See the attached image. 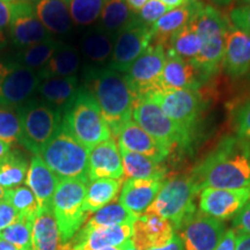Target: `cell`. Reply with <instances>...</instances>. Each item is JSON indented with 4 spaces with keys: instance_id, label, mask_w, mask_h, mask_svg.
Masks as SVG:
<instances>
[{
    "instance_id": "6da1fadb",
    "label": "cell",
    "mask_w": 250,
    "mask_h": 250,
    "mask_svg": "<svg viewBox=\"0 0 250 250\" xmlns=\"http://www.w3.org/2000/svg\"><path fill=\"white\" fill-rule=\"evenodd\" d=\"M197 191L206 188L250 189V154L248 144L237 137H227L196 166L190 175Z\"/></svg>"
},
{
    "instance_id": "7a4b0ae2",
    "label": "cell",
    "mask_w": 250,
    "mask_h": 250,
    "mask_svg": "<svg viewBox=\"0 0 250 250\" xmlns=\"http://www.w3.org/2000/svg\"><path fill=\"white\" fill-rule=\"evenodd\" d=\"M83 88L98 103L114 136L131 120L137 95L124 73L109 67H88Z\"/></svg>"
},
{
    "instance_id": "3957f363",
    "label": "cell",
    "mask_w": 250,
    "mask_h": 250,
    "mask_svg": "<svg viewBox=\"0 0 250 250\" xmlns=\"http://www.w3.org/2000/svg\"><path fill=\"white\" fill-rule=\"evenodd\" d=\"M192 20L201 37L202 48L199 55L190 62L199 71L204 80L213 76L223 62L229 24L217 8L202 2H199Z\"/></svg>"
},
{
    "instance_id": "277c9868",
    "label": "cell",
    "mask_w": 250,
    "mask_h": 250,
    "mask_svg": "<svg viewBox=\"0 0 250 250\" xmlns=\"http://www.w3.org/2000/svg\"><path fill=\"white\" fill-rule=\"evenodd\" d=\"M62 126L89 151L112 137L98 103L83 88L62 114Z\"/></svg>"
},
{
    "instance_id": "5b68a950",
    "label": "cell",
    "mask_w": 250,
    "mask_h": 250,
    "mask_svg": "<svg viewBox=\"0 0 250 250\" xmlns=\"http://www.w3.org/2000/svg\"><path fill=\"white\" fill-rule=\"evenodd\" d=\"M50 170L61 180H88L89 149L81 145L64 127L41 149L40 154Z\"/></svg>"
},
{
    "instance_id": "8992f818",
    "label": "cell",
    "mask_w": 250,
    "mask_h": 250,
    "mask_svg": "<svg viewBox=\"0 0 250 250\" xmlns=\"http://www.w3.org/2000/svg\"><path fill=\"white\" fill-rule=\"evenodd\" d=\"M89 182L83 180H61L52 199V212L57 221L62 249L71 242L88 219L83 211Z\"/></svg>"
},
{
    "instance_id": "52a82bcc",
    "label": "cell",
    "mask_w": 250,
    "mask_h": 250,
    "mask_svg": "<svg viewBox=\"0 0 250 250\" xmlns=\"http://www.w3.org/2000/svg\"><path fill=\"white\" fill-rule=\"evenodd\" d=\"M133 121L168 151L186 147L190 143V132L170 120L159 103L149 94L136 99L132 110Z\"/></svg>"
},
{
    "instance_id": "ba28073f",
    "label": "cell",
    "mask_w": 250,
    "mask_h": 250,
    "mask_svg": "<svg viewBox=\"0 0 250 250\" xmlns=\"http://www.w3.org/2000/svg\"><path fill=\"white\" fill-rule=\"evenodd\" d=\"M197 191L190 176H180L164 183L158 196L145 213H154L167 219L177 230L196 212Z\"/></svg>"
},
{
    "instance_id": "9c48e42d",
    "label": "cell",
    "mask_w": 250,
    "mask_h": 250,
    "mask_svg": "<svg viewBox=\"0 0 250 250\" xmlns=\"http://www.w3.org/2000/svg\"><path fill=\"white\" fill-rule=\"evenodd\" d=\"M22 138L21 143L34 155L56 136L62 126V115L46 103L30 101L18 109Z\"/></svg>"
},
{
    "instance_id": "30bf717a",
    "label": "cell",
    "mask_w": 250,
    "mask_h": 250,
    "mask_svg": "<svg viewBox=\"0 0 250 250\" xmlns=\"http://www.w3.org/2000/svg\"><path fill=\"white\" fill-rule=\"evenodd\" d=\"M41 83L39 74L18 62H0V105L18 109L30 101Z\"/></svg>"
},
{
    "instance_id": "8fae6325",
    "label": "cell",
    "mask_w": 250,
    "mask_h": 250,
    "mask_svg": "<svg viewBox=\"0 0 250 250\" xmlns=\"http://www.w3.org/2000/svg\"><path fill=\"white\" fill-rule=\"evenodd\" d=\"M152 42V26L136 17L117 33L108 67L120 73H126L131 65L143 55Z\"/></svg>"
},
{
    "instance_id": "7c38bea8",
    "label": "cell",
    "mask_w": 250,
    "mask_h": 250,
    "mask_svg": "<svg viewBox=\"0 0 250 250\" xmlns=\"http://www.w3.org/2000/svg\"><path fill=\"white\" fill-rule=\"evenodd\" d=\"M166 49L161 44H151L142 56L131 65L125 73L130 86L136 93L137 98L140 95L159 92L160 80L166 62Z\"/></svg>"
},
{
    "instance_id": "4fadbf2b",
    "label": "cell",
    "mask_w": 250,
    "mask_h": 250,
    "mask_svg": "<svg viewBox=\"0 0 250 250\" xmlns=\"http://www.w3.org/2000/svg\"><path fill=\"white\" fill-rule=\"evenodd\" d=\"M221 220L195 212L177 229L183 250H215L226 233Z\"/></svg>"
},
{
    "instance_id": "5bb4252c",
    "label": "cell",
    "mask_w": 250,
    "mask_h": 250,
    "mask_svg": "<svg viewBox=\"0 0 250 250\" xmlns=\"http://www.w3.org/2000/svg\"><path fill=\"white\" fill-rule=\"evenodd\" d=\"M149 95L159 103L170 120L191 132L202 110V95L198 89H177L154 92Z\"/></svg>"
},
{
    "instance_id": "9a60e30c",
    "label": "cell",
    "mask_w": 250,
    "mask_h": 250,
    "mask_svg": "<svg viewBox=\"0 0 250 250\" xmlns=\"http://www.w3.org/2000/svg\"><path fill=\"white\" fill-rule=\"evenodd\" d=\"M11 37L14 44L20 48H28L52 39L36 15L34 5L23 0L12 4Z\"/></svg>"
},
{
    "instance_id": "2e32d148",
    "label": "cell",
    "mask_w": 250,
    "mask_h": 250,
    "mask_svg": "<svg viewBox=\"0 0 250 250\" xmlns=\"http://www.w3.org/2000/svg\"><path fill=\"white\" fill-rule=\"evenodd\" d=\"M250 201V189L228 190L206 188L199 196V210L218 220L234 217Z\"/></svg>"
},
{
    "instance_id": "e0dca14e",
    "label": "cell",
    "mask_w": 250,
    "mask_h": 250,
    "mask_svg": "<svg viewBox=\"0 0 250 250\" xmlns=\"http://www.w3.org/2000/svg\"><path fill=\"white\" fill-rule=\"evenodd\" d=\"M174 235L173 225L167 219L154 213H144L133 224L131 241L138 250H151L169 245Z\"/></svg>"
},
{
    "instance_id": "ac0fdd59",
    "label": "cell",
    "mask_w": 250,
    "mask_h": 250,
    "mask_svg": "<svg viewBox=\"0 0 250 250\" xmlns=\"http://www.w3.org/2000/svg\"><path fill=\"white\" fill-rule=\"evenodd\" d=\"M133 234V225L85 229L81 228L65 250H101L108 247H121L129 241Z\"/></svg>"
},
{
    "instance_id": "d6986e66",
    "label": "cell",
    "mask_w": 250,
    "mask_h": 250,
    "mask_svg": "<svg viewBox=\"0 0 250 250\" xmlns=\"http://www.w3.org/2000/svg\"><path fill=\"white\" fill-rule=\"evenodd\" d=\"M100 179L125 180L121 152L112 137L89 151L88 180L92 182Z\"/></svg>"
},
{
    "instance_id": "ffe728a7",
    "label": "cell",
    "mask_w": 250,
    "mask_h": 250,
    "mask_svg": "<svg viewBox=\"0 0 250 250\" xmlns=\"http://www.w3.org/2000/svg\"><path fill=\"white\" fill-rule=\"evenodd\" d=\"M199 71L190 62L167 51L159 92L177 89H198L202 83Z\"/></svg>"
},
{
    "instance_id": "44dd1931",
    "label": "cell",
    "mask_w": 250,
    "mask_h": 250,
    "mask_svg": "<svg viewBox=\"0 0 250 250\" xmlns=\"http://www.w3.org/2000/svg\"><path fill=\"white\" fill-rule=\"evenodd\" d=\"M225 72L230 78H240L250 71V34L229 26L223 58Z\"/></svg>"
},
{
    "instance_id": "7402d4cb",
    "label": "cell",
    "mask_w": 250,
    "mask_h": 250,
    "mask_svg": "<svg viewBox=\"0 0 250 250\" xmlns=\"http://www.w3.org/2000/svg\"><path fill=\"white\" fill-rule=\"evenodd\" d=\"M115 136L120 148L148 156L155 161L164 162L170 153L132 120L126 122Z\"/></svg>"
},
{
    "instance_id": "603a6c76",
    "label": "cell",
    "mask_w": 250,
    "mask_h": 250,
    "mask_svg": "<svg viewBox=\"0 0 250 250\" xmlns=\"http://www.w3.org/2000/svg\"><path fill=\"white\" fill-rule=\"evenodd\" d=\"M162 186V180H125L121 190L120 203L129 211L142 215L147 211Z\"/></svg>"
},
{
    "instance_id": "cb8c5ba5",
    "label": "cell",
    "mask_w": 250,
    "mask_h": 250,
    "mask_svg": "<svg viewBox=\"0 0 250 250\" xmlns=\"http://www.w3.org/2000/svg\"><path fill=\"white\" fill-rule=\"evenodd\" d=\"M26 184L36 197L39 210L52 208V199L59 184V179L50 170L40 155H34L31 159Z\"/></svg>"
},
{
    "instance_id": "d4e9b609",
    "label": "cell",
    "mask_w": 250,
    "mask_h": 250,
    "mask_svg": "<svg viewBox=\"0 0 250 250\" xmlns=\"http://www.w3.org/2000/svg\"><path fill=\"white\" fill-rule=\"evenodd\" d=\"M79 80L76 76L56 77L41 80L37 92L43 101L62 115L79 92Z\"/></svg>"
},
{
    "instance_id": "484cf974",
    "label": "cell",
    "mask_w": 250,
    "mask_h": 250,
    "mask_svg": "<svg viewBox=\"0 0 250 250\" xmlns=\"http://www.w3.org/2000/svg\"><path fill=\"white\" fill-rule=\"evenodd\" d=\"M199 2L201 1L198 0H188L186 4L170 9L162 15L154 24H152V43L164 46L167 44L171 36L191 20Z\"/></svg>"
},
{
    "instance_id": "4316f807",
    "label": "cell",
    "mask_w": 250,
    "mask_h": 250,
    "mask_svg": "<svg viewBox=\"0 0 250 250\" xmlns=\"http://www.w3.org/2000/svg\"><path fill=\"white\" fill-rule=\"evenodd\" d=\"M30 250H64L52 208H41L34 220Z\"/></svg>"
},
{
    "instance_id": "83f0119b",
    "label": "cell",
    "mask_w": 250,
    "mask_h": 250,
    "mask_svg": "<svg viewBox=\"0 0 250 250\" xmlns=\"http://www.w3.org/2000/svg\"><path fill=\"white\" fill-rule=\"evenodd\" d=\"M34 8L50 34L62 35L71 30L73 21L65 0H36Z\"/></svg>"
},
{
    "instance_id": "f1b7e54d",
    "label": "cell",
    "mask_w": 250,
    "mask_h": 250,
    "mask_svg": "<svg viewBox=\"0 0 250 250\" xmlns=\"http://www.w3.org/2000/svg\"><path fill=\"white\" fill-rule=\"evenodd\" d=\"M120 152L125 180H165L167 168L164 162L155 161L148 156L126 151L124 148H120Z\"/></svg>"
},
{
    "instance_id": "f546056e",
    "label": "cell",
    "mask_w": 250,
    "mask_h": 250,
    "mask_svg": "<svg viewBox=\"0 0 250 250\" xmlns=\"http://www.w3.org/2000/svg\"><path fill=\"white\" fill-rule=\"evenodd\" d=\"M80 67V55L76 46L61 44L50 61L39 71L41 80L76 76Z\"/></svg>"
},
{
    "instance_id": "4dcf8cb0",
    "label": "cell",
    "mask_w": 250,
    "mask_h": 250,
    "mask_svg": "<svg viewBox=\"0 0 250 250\" xmlns=\"http://www.w3.org/2000/svg\"><path fill=\"white\" fill-rule=\"evenodd\" d=\"M116 35L98 28L90 30L80 41V52L89 62L104 64L111 58Z\"/></svg>"
},
{
    "instance_id": "1f68e13d",
    "label": "cell",
    "mask_w": 250,
    "mask_h": 250,
    "mask_svg": "<svg viewBox=\"0 0 250 250\" xmlns=\"http://www.w3.org/2000/svg\"><path fill=\"white\" fill-rule=\"evenodd\" d=\"M122 182L123 181L112 179L92 181L87 189V195L83 202V211L88 214L94 213L110 204L120 192Z\"/></svg>"
},
{
    "instance_id": "d6a6232c",
    "label": "cell",
    "mask_w": 250,
    "mask_h": 250,
    "mask_svg": "<svg viewBox=\"0 0 250 250\" xmlns=\"http://www.w3.org/2000/svg\"><path fill=\"white\" fill-rule=\"evenodd\" d=\"M138 218V214L125 208L120 202L110 203L101 210L94 212L87 219L85 226L83 228L90 230L96 229V228L118 226V225H133Z\"/></svg>"
},
{
    "instance_id": "836d02e7",
    "label": "cell",
    "mask_w": 250,
    "mask_h": 250,
    "mask_svg": "<svg viewBox=\"0 0 250 250\" xmlns=\"http://www.w3.org/2000/svg\"><path fill=\"white\" fill-rule=\"evenodd\" d=\"M28 169L27 159L22 153L13 151L0 159V186L4 189H13L26 183Z\"/></svg>"
},
{
    "instance_id": "e575fe53",
    "label": "cell",
    "mask_w": 250,
    "mask_h": 250,
    "mask_svg": "<svg viewBox=\"0 0 250 250\" xmlns=\"http://www.w3.org/2000/svg\"><path fill=\"white\" fill-rule=\"evenodd\" d=\"M168 44L169 49L167 51L173 52L188 62H191L199 55L202 48L201 37L192 19L171 36Z\"/></svg>"
},
{
    "instance_id": "d590c367",
    "label": "cell",
    "mask_w": 250,
    "mask_h": 250,
    "mask_svg": "<svg viewBox=\"0 0 250 250\" xmlns=\"http://www.w3.org/2000/svg\"><path fill=\"white\" fill-rule=\"evenodd\" d=\"M136 18L125 0H105L101 15V29L117 35Z\"/></svg>"
},
{
    "instance_id": "8d00e7d4",
    "label": "cell",
    "mask_w": 250,
    "mask_h": 250,
    "mask_svg": "<svg viewBox=\"0 0 250 250\" xmlns=\"http://www.w3.org/2000/svg\"><path fill=\"white\" fill-rule=\"evenodd\" d=\"M61 44L62 43L51 39L39 44L23 48L22 51L18 55V62L30 70H41L55 55Z\"/></svg>"
},
{
    "instance_id": "74e56055",
    "label": "cell",
    "mask_w": 250,
    "mask_h": 250,
    "mask_svg": "<svg viewBox=\"0 0 250 250\" xmlns=\"http://www.w3.org/2000/svg\"><path fill=\"white\" fill-rule=\"evenodd\" d=\"M5 201H7L19 212L21 218L35 220L39 212V203L33 191L28 187H17L6 190Z\"/></svg>"
},
{
    "instance_id": "f35d334b",
    "label": "cell",
    "mask_w": 250,
    "mask_h": 250,
    "mask_svg": "<svg viewBox=\"0 0 250 250\" xmlns=\"http://www.w3.org/2000/svg\"><path fill=\"white\" fill-rule=\"evenodd\" d=\"M105 0H65L71 19L77 26H89L101 15Z\"/></svg>"
},
{
    "instance_id": "ab89813d",
    "label": "cell",
    "mask_w": 250,
    "mask_h": 250,
    "mask_svg": "<svg viewBox=\"0 0 250 250\" xmlns=\"http://www.w3.org/2000/svg\"><path fill=\"white\" fill-rule=\"evenodd\" d=\"M22 127L18 109L0 105V140L12 144L21 143Z\"/></svg>"
},
{
    "instance_id": "60d3db41",
    "label": "cell",
    "mask_w": 250,
    "mask_h": 250,
    "mask_svg": "<svg viewBox=\"0 0 250 250\" xmlns=\"http://www.w3.org/2000/svg\"><path fill=\"white\" fill-rule=\"evenodd\" d=\"M34 221L21 218L18 223L0 232V239L13 245L18 250H30Z\"/></svg>"
},
{
    "instance_id": "b9f144b4",
    "label": "cell",
    "mask_w": 250,
    "mask_h": 250,
    "mask_svg": "<svg viewBox=\"0 0 250 250\" xmlns=\"http://www.w3.org/2000/svg\"><path fill=\"white\" fill-rule=\"evenodd\" d=\"M168 11H169V8L161 0H147V2L140 9L138 18L143 22L152 26Z\"/></svg>"
},
{
    "instance_id": "7bdbcfd3",
    "label": "cell",
    "mask_w": 250,
    "mask_h": 250,
    "mask_svg": "<svg viewBox=\"0 0 250 250\" xmlns=\"http://www.w3.org/2000/svg\"><path fill=\"white\" fill-rule=\"evenodd\" d=\"M11 18L12 4L0 0V49L4 48L11 36Z\"/></svg>"
},
{
    "instance_id": "ee69618b",
    "label": "cell",
    "mask_w": 250,
    "mask_h": 250,
    "mask_svg": "<svg viewBox=\"0 0 250 250\" xmlns=\"http://www.w3.org/2000/svg\"><path fill=\"white\" fill-rule=\"evenodd\" d=\"M237 138L249 142L250 140V101L240 109L236 116Z\"/></svg>"
},
{
    "instance_id": "f6af8a7d",
    "label": "cell",
    "mask_w": 250,
    "mask_h": 250,
    "mask_svg": "<svg viewBox=\"0 0 250 250\" xmlns=\"http://www.w3.org/2000/svg\"><path fill=\"white\" fill-rule=\"evenodd\" d=\"M19 212L7 201H0V232L20 220Z\"/></svg>"
},
{
    "instance_id": "bcb514c9",
    "label": "cell",
    "mask_w": 250,
    "mask_h": 250,
    "mask_svg": "<svg viewBox=\"0 0 250 250\" xmlns=\"http://www.w3.org/2000/svg\"><path fill=\"white\" fill-rule=\"evenodd\" d=\"M233 26L250 34V5L234 8L229 13Z\"/></svg>"
},
{
    "instance_id": "7dc6e473",
    "label": "cell",
    "mask_w": 250,
    "mask_h": 250,
    "mask_svg": "<svg viewBox=\"0 0 250 250\" xmlns=\"http://www.w3.org/2000/svg\"><path fill=\"white\" fill-rule=\"evenodd\" d=\"M234 227L239 230L240 233L250 234V201L243 206V208L236 217L234 218Z\"/></svg>"
},
{
    "instance_id": "c3c4849f",
    "label": "cell",
    "mask_w": 250,
    "mask_h": 250,
    "mask_svg": "<svg viewBox=\"0 0 250 250\" xmlns=\"http://www.w3.org/2000/svg\"><path fill=\"white\" fill-rule=\"evenodd\" d=\"M235 242H236V234L234 230H227L225 235L219 242V245L215 250H235Z\"/></svg>"
},
{
    "instance_id": "681fc988",
    "label": "cell",
    "mask_w": 250,
    "mask_h": 250,
    "mask_svg": "<svg viewBox=\"0 0 250 250\" xmlns=\"http://www.w3.org/2000/svg\"><path fill=\"white\" fill-rule=\"evenodd\" d=\"M235 250H250V234L239 233L236 235Z\"/></svg>"
},
{
    "instance_id": "f907efd6",
    "label": "cell",
    "mask_w": 250,
    "mask_h": 250,
    "mask_svg": "<svg viewBox=\"0 0 250 250\" xmlns=\"http://www.w3.org/2000/svg\"><path fill=\"white\" fill-rule=\"evenodd\" d=\"M151 250H183V246L179 235L175 234L169 245L162 247V248H156V249H151Z\"/></svg>"
},
{
    "instance_id": "816d5d0a",
    "label": "cell",
    "mask_w": 250,
    "mask_h": 250,
    "mask_svg": "<svg viewBox=\"0 0 250 250\" xmlns=\"http://www.w3.org/2000/svg\"><path fill=\"white\" fill-rule=\"evenodd\" d=\"M125 1L127 2L131 11L134 12V13H139L143 6L147 2V0H125Z\"/></svg>"
},
{
    "instance_id": "f5cc1de1",
    "label": "cell",
    "mask_w": 250,
    "mask_h": 250,
    "mask_svg": "<svg viewBox=\"0 0 250 250\" xmlns=\"http://www.w3.org/2000/svg\"><path fill=\"white\" fill-rule=\"evenodd\" d=\"M161 1L164 2L166 6H167V7L169 8V11H170V9L180 7V6L186 4L188 0H161Z\"/></svg>"
},
{
    "instance_id": "db71d44e",
    "label": "cell",
    "mask_w": 250,
    "mask_h": 250,
    "mask_svg": "<svg viewBox=\"0 0 250 250\" xmlns=\"http://www.w3.org/2000/svg\"><path fill=\"white\" fill-rule=\"evenodd\" d=\"M9 152H11V144L0 140V159L4 158Z\"/></svg>"
},
{
    "instance_id": "11a10c76",
    "label": "cell",
    "mask_w": 250,
    "mask_h": 250,
    "mask_svg": "<svg viewBox=\"0 0 250 250\" xmlns=\"http://www.w3.org/2000/svg\"><path fill=\"white\" fill-rule=\"evenodd\" d=\"M0 250H18L13 245L5 241L4 239H0Z\"/></svg>"
},
{
    "instance_id": "9f6ffc18",
    "label": "cell",
    "mask_w": 250,
    "mask_h": 250,
    "mask_svg": "<svg viewBox=\"0 0 250 250\" xmlns=\"http://www.w3.org/2000/svg\"><path fill=\"white\" fill-rule=\"evenodd\" d=\"M122 250H138L136 248V247L133 246V243L131 240H129V241H126L124 243V245H122Z\"/></svg>"
},
{
    "instance_id": "6f0895ef",
    "label": "cell",
    "mask_w": 250,
    "mask_h": 250,
    "mask_svg": "<svg viewBox=\"0 0 250 250\" xmlns=\"http://www.w3.org/2000/svg\"><path fill=\"white\" fill-rule=\"evenodd\" d=\"M233 0H213L214 4L217 5H220V6H226V5H229L230 2H232Z\"/></svg>"
},
{
    "instance_id": "680465c9",
    "label": "cell",
    "mask_w": 250,
    "mask_h": 250,
    "mask_svg": "<svg viewBox=\"0 0 250 250\" xmlns=\"http://www.w3.org/2000/svg\"><path fill=\"white\" fill-rule=\"evenodd\" d=\"M5 195H6V189H4V188L0 186V201H2V199L5 198Z\"/></svg>"
},
{
    "instance_id": "91938a15",
    "label": "cell",
    "mask_w": 250,
    "mask_h": 250,
    "mask_svg": "<svg viewBox=\"0 0 250 250\" xmlns=\"http://www.w3.org/2000/svg\"><path fill=\"white\" fill-rule=\"evenodd\" d=\"M101 250H122V246L121 247H108V248H103Z\"/></svg>"
},
{
    "instance_id": "94428289",
    "label": "cell",
    "mask_w": 250,
    "mask_h": 250,
    "mask_svg": "<svg viewBox=\"0 0 250 250\" xmlns=\"http://www.w3.org/2000/svg\"><path fill=\"white\" fill-rule=\"evenodd\" d=\"M247 144H248V149H249V154H250V140L249 142H247Z\"/></svg>"
},
{
    "instance_id": "6125c7cd",
    "label": "cell",
    "mask_w": 250,
    "mask_h": 250,
    "mask_svg": "<svg viewBox=\"0 0 250 250\" xmlns=\"http://www.w3.org/2000/svg\"><path fill=\"white\" fill-rule=\"evenodd\" d=\"M6 2H12V1H15V0H4Z\"/></svg>"
},
{
    "instance_id": "be15d7a7",
    "label": "cell",
    "mask_w": 250,
    "mask_h": 250,
    "mask_svg": "<svg viewBox=\"0 0 250 250\" xmlns=\"http://www.w3.org/2000/svg\"><path fill=\"white\" fill-rule=\"evenodd\" d=\"M243 1H247V2H250V0H243Z\"/></svg>"
},
{
    "instance_id": "e7e4bbea",
    "label": "cell",
    "mask_w": 250,
    "mask_h": 250,
    "mask_svg": "<svg viewBox=\"0 0 250 250\" xmlns=\"http://www.w3.org/2000/svg\"><path fill=\"white\" fill-rule=\"evenodd\" d=\"M23 1H27V0H23Z\"/></svg>"
}]
</instances>
